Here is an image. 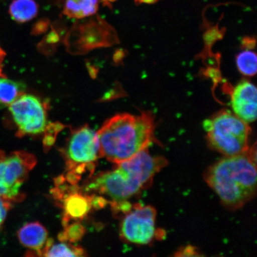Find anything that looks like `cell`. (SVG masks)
<instances>
[{
    "label": "cell",
    "mask_w": 257,
    "mask_h": 257,
    "mask_svg": "<svg viewBox=\"0 0 257 257\" xmlns=\"http://www.w3.org/2000/svg\"><path fill=\"white\" fill-rule=\"evenodd\" d=\"M168 161L151 155L148 149L132 158L115 163L110 171L99 173L89 182L86 191L97 192L110 199L114 211L127 213L132 208L128 200L152 185L154 177Z\"/></svg>",
    "instance_id": "obj_1"
},
{
    "label": "cell",
    "mask_w": 257,
    "mask_h": 257,
    "mask_svg": "<svg viewBox=\"0 0 257 257\" xmlns=\"http://www.w3.org/2000/svg\"><path fill=\"white\" fill-rule=\"evenodd\" d=\"M256 148L224 157L208 169L205 181L225 207L236 210L255 197L256 191Z\"/></svg>",
    "instance_id": "obj_2"
},
{
    "label": "cell",
    "mask_w": 257,
    "mask_h": 257,
    "mask_svg": "<svg viewBox=\"0 0 257 257\" xmlns=\"http://www.w3.org/2000/svg\"><path fill=\"white\" fill-rule=\"evenodd\" d=\"M154 131L155 122L150 111L115 115L96 133L101 157L115 164L130 159L153 143Z\"/></svg>",
    "instance_id": "obj_3"
},
{
    "label": "cell",
    "mask_w": 257,
    "mask_h": 257,
    "mask_svg": "<svg viewBox=\"0 0 257 257\" xmlns=\"http://www.w3.org/2000/svg\"><path fill=\"white\" fill-rule=\"evenodd\" d=\"M210 147L224 157L245 153L249 149L251 128L229 110H221L204 122Z\"/></svg>",
    "instance_id": "obj_4"
},
{
    "label": "cell",
    "mask_w": 257,
    "mask_h": 257,
    "mask_svg": "<svg viewBox=\"0 0 257 257\" xmlns=\"http://www.w3.org/2000/svg\"><path fill=\"white\" fill-rule=\"evenodd\" d=\"M67 173L64 181L76 185L84 173L92 172L101 157L97 133L88 126L74 131L63 150Z\"/></svg>",
    "instance_id": "obj_5"
},
{
    "label": "cell",
    "mask_w": 257,
    "mask_h": 257,
    "mask_svg": "<svg viewBox=\"0 0 257 257\" xmlns=\"http://www.w3.org/2000/svg\"><path fill=\"white\" fill-rule=\"evenodd\" d=\"M37 160L31 153H12L6 155L0 151V197L10 201L20 200L21 188Z\"/></svg>",
    "instance_id": "obj_6"
},
{
    "label": "cell",
    "mask_w": 257,
    "mask_h": 257,
    "mask_svg": "<svg viewBox=\"0 0 257 257\" xmlns=\"http://www.w3.org/2000/svg\"><path fill=\"white\" fill-rule=\"evenodd\" d=\"M157 211L151 205H134L122 220L120 225L121 238L127 242L138 245H148L162 234L157 230L156 223Z\"/></svg>",
    "instance_id": "obj_7"
},
{
    "label": "cell",
    "mask_w": 257,
    "mask_h": 257,
    "mask_svg": "<svg viewBox=\"0 0 257 257\" xmlns=\"http://www.w3.org/2000/svg\"><path fill=\"white\" fill-rule=\"evenodd\" d=\"M9 111L18 127V137L40 134L46 130V108L37 96L22 95L9 106Z\"/></svg>",
    "instance_id": "obj_8"
},
{
    "label": "cell",
    "mask_w": 257,
    "mask_h": 257,
    "mask_svg": "<svg viewBox=\"0 0 257 257\" xmlns=\"http://www.w3.org/2000/svg\"><path fill=\"white\" fill-rule=\"evenodd\" d=\"M231 103L234 114L246 123L256 118L257 90L251 82L243 80L233 88Z\"/></svg>",
    "instance_id": "obj_9"
},
{
    "label": "cell",
    "mask_w": 257,
    "mask_h": 257,
    "mask_svg": "<svg viewBox=\"0 0 257 257\" xmlns=\"http://www.w3.org/2000/svg\"><path fill=\"white\" fill-rule=\"evenodd\" d=\"M62 200L64 226H67L72 220L78 221L84 218L92 207L91 195L83 194L78 191L70 192L64 196Z\"/></svg>",
    "instance_id": "obj_10"
},
{
    "label": "cell",
    "mask_w": 257,
    "mask_h": 257,
    "mask_svg": "<svg viewBox=\"0 0 257 257\" xmlns=\"http://www.w3.org/2000/svg\"><path fill=\"white\" fill-rule=\"evenodd\" d=\"M18 237L22 245L40 256L48 239V233L43 224L35 221L22 227L18 232Z\"/></svg>",
    "instance_id": "obj_11"
},
{
    "label": "cell",
    "mask_w": 257,
    "mask_h": 257,
    "mask_svg": "<svg viewBox=\"0 0 257 257\" xmlns=\"http://www.w3.org/2000/svg\"><path fill=\"white\" fill-rule=\"evenodd\" d=\"M99 0H66L63 14L70 18L83 19L98 11Z\"/></svg>",
    "instance_id": "obj_12"
},
{
    "label": "cell",
    "mask_w": 257,
    "mask_h": 257,
    "mask_svg": "<svg viewBox=\"0 0 257 257\" xmlns=\"http://www.w3.org/2000/svg\"><path fill=\"white\" fill-rule=\"evenodd\" d=\"M38 9L35 0H14L9 6V12L15 21L23 24L36 17Z\"/></svg>",
    "instance_id": "obj_13"
},
{
    "label": "cell",
    "mask_w": 257,
    "mask_h": 257,
    "mask_svg": "<svg viewBox=\"0 0 257 257\" xmlns=\"http://www.w3.org/2000/svg\"><path fill=\"white\" fill-rule=\"evenodd\" d=\"M24 83L3 76L0 78V110L9 107L19 96L25 94Z\"/></svg>",
    "instance_id": "obj_14"
},
{
    "label": "cell",
    "mask_w": 257,
    "mask_h": 257,
    "mask_svg": "<svg viewBox=\"0 0 257 257\" xmlns=\"http://www.w3.org/2000/svg\"><path fill=\"white\" fill-rule=\"evenodd\" d=\"M62 242V241H61ZM86 252L80 247L66 242L55 243L52 239H48L40 256H83Z\"/></svg>",
    "instance_id": "obj_15"
},
{
    "label": "cell",
    "mask_w": 257,
    "mask_h": 257,
    "mask_svg": "<svg viewBox=\"0 0 257 257\" xmlns=\"http://www.w3.org/2000/svg\"><path fill=\"white\" fill-rule=\"evenodd\" d=\"M236 63L239 72L245 76H253L256 73V55L250 49H246L237 56Z\"/></svg>",
    "instance_id": "obj_16"
},
{
    "label": "cell",
    "mask_w": 257,
    "mask_h": 257,
    "mask_svg": "<svg viewBox=\"0 0 257 257\" xmlns=\"http://www.w3.org/2000/svg\"><path fill=\"white\" fill-rule=\"evenodd\" d=\"M63 232L59 235V239L62 242L75 243L81 239L85 233V227L78 221L67 225Z\"/></svg>",
    "instance_id": "obj_17"
},
{
    "label": "cell",
    "mask_w": 257,
    "mask_h": 257,
    "mask_svg": "<svg viewBox=\"0 0 257 257\" xmlns=\"http://www.w3.org/2000/svg\"><path fill=\"white\" fill-rule=\"evenodd\" d=\"M11 205V201L0 197V229L5 223Z\"/></svg>",
    "instance_id": "obj_18"
},
{
    "label": "cell",
    "mask_w": 257,
    "mask_h": 257,
    "mask_svg": "<svg viewBox=\"0 0 257 257\" xmlns=\"http://www.w3.org/2000/svg\"><path fill=\"white\" fill-rule=\"evenodd\" d=\"M200 252L198 251L195 247L191 245L185 247L180 249L178 252L176 253L175 255L178 256H201Z\"/></svg>",
    "instance_id": "obj_19"
},
{
    "label": "cell",
    "mask_w": 257,
    "mask_h": 257,
    "mask_svg": "<svg viewBox=\"0 0 257 257\" xmlns=\"http://www.w3.org/2000/svg\"><path fill=\"white\" fill-rule=\"evenodd\" d=\"M134 1L137 5H140L141 4H155V3L158 2L159 0H134Z\"/></svg>",
    "instance_id": "obj_20"
},
{
    "label": "cell",
    "mask_w": 257,
    "mask_h": 257,
    "mask_svg": "<svg viewBox=\"0 0 257 257\" xmlns=\"http://www.w3.org/2000/svg\"><path fill=\"white\" fill-rule=\"evenodd\" d=\"M5 51L3 50V48L1 47V46H0V63L3 62V60L5 59Z\"/></svg>",
    "instance_id": "obj_21"
},
{
    "label": "cell",
    "mask_w": 257,
    "mask_h": 257,
    "mask_svg": "<svg viewBox=\"0 0 257 257\" xmlns=\"http://www.w3.org/2000/svg\"><path fill=\"white\" fill-rule=\"evenodd\" d=\"M104 2H105L106 5H110V3L114 2L117 1V0H102Z\"/></svg>",
    "instance_id": "obj_22"
},
{
    "label": "cell",
    "mask_w": 257,
    "mask_h": 257,
    "mask_svg": "<svg viewBox=\"0 0 257 257\" xmlns=\"http://www.w3.org/2000/svg\"><path fill=\"white\" fill-rule=\"evenodd\" d=\"M2 63H0V78L3 77Z\"/></svg>",
    "instance_id": "obj_23"
}]
</instances>
